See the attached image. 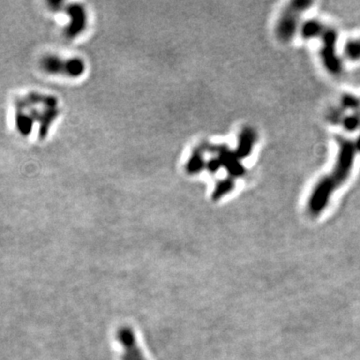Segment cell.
<instances>
[{"label": "cell", "instance_id": "7a4b0ae2", "mask_svg": "<svg viewBox=\"0 0 360 360\" xmlns=\"http://www.w3.org/2000/svg\"><path fill=\"white\" fill-rule=\"evenodd\" d=\"M312 4L309 0H294L282 11L275 27L276 36L280 41L288 42L294 37L300 27V15Z\"/></svg>", "mask_w": 360, "mask_h": 360}, {"label": "cell", "instance_id": "277c9868", "mask_svg": "<svg viewBox=\"0 0 360 360\" xmlns=\"http://www.w3.org/2000/svg\"><path fill=\"white\" fill-rule=\"evenodd\" d=\"M116 337L124 348L121 360H146L138 347L136 338H135V335L130 327H120L117 330Z\"/></svg>", "mask_w": 360, "mask_h": 360}, {"label": "cell", "instance_id": "8992f818", "mask_svg": "<svg viewBox=\"0 0 360 360\" xmlns=\"http://www.w3.org/2000/svg\"><path fill=\"white\" fill-rule=\"evenodd\" d=\"M255 141H256V133H255V131L250 127L243 129L239 137L237 155L241 158H245L250 155Z\"/></svg>", "mask_w": 360, "mask_h": 360}, {"label": "cell", "instance_id": "52a82bcc", "mask_svg": "<svg viewBox=\"0 0 360 360\" xmlns=\"http://www.w3.org/2000/svg\"><path fill=\"white\" fill-rule=\"evenodd\" d=\"M344 56L350 61L360 60V38L350 39L344 45Z\"/></svg>", "mask_w": 360, "mask_h": 360}, {"label": "cell", "instance_id": "ba28073f", "mask_svg": "<svg viewBox=\"0 0 360 360\" xmlns=\"http://www.w3.org/2000/svg\"><path fill=\"white\" fill-rule=\"evenodd\" d=\"M340 107L343 110H352L354 112L360 111V98L353 94L345 93L340 99Z\"/></svg>", "mask_w": 360, "mask_h": 360}, {"label": "cell", "instance_id": "6da1fadb", "mask_svg": "<svg viewBox=\"0 0 360 360\" xmlns=\"http://www.w3.org/2000/svg\"><path fill=\"white\" fill-rule=\"evenodd\" d=\"M356 154L353 141L341 139L338 142L337 155L331 171L319 180L308 198L307 207L311 215L320 214L326 208L335 190L346 182L353 169Z\"/></svg>", "mask_w": 360, "mask_h": 360}, {"label": "cell", "instance_id": "8fae6325", "mask_svg": "<svg viewBox=\"0 0 360 360\" xmlns=\"http://www.w3.org/2000/svg\"><path fill=\"white\" fill-rule=\"evenodd\" d=\"M354 145H355V148H356V151L357 153H360V133L358 134V136L354 142Z\"/></svg>", "mask_w": 360, "mask_h": 360}, {"label": "cell", "instance_id": "9c48e42d", "mask_svg": "<svg viewBox=\"0 0 360 360\" xmlns=\"http://www.w3.org/2000/svg\"><path fill=\"white\" fill-rule=\"evenodd\" d=\"M341 125L343 126L344 130L347 132H355L356 130L360 129V112H354L352 114L344 115Z\"/></svg>", "mask_w": 360, "mask_h": 360}, {"label": "cell", "instance_id": "3957f363", "mask_svg": "<svg viewBox=\"0 0 360 360\" xmlns=\"http://www.w3.org/2000/svg\"><path fill=\"white\" fill-rule=\"evenodd\" d=\"M320 41V58L323 66L330 74L339 75L342 72V61L337 53L338 32L333 27L326 26Z\"/></svg>", "mask_w": 360, "mask_h": 360}, {"label": "cell", "instance_id": "7c38bea8", "mask_svg": "<svg viewBox=\"0 0 360 360\" xmlns=\"http://www.w3.org/2000/svg\"><path fill=\"white\" fill-rule=\"evenodd\" d=\"M359 112H360V111H359Z\"/></svg>", "mask_w": 360, "mask_h": 360}, {"label": "cell", "instance_id": "30bf717a", "mask_svg": "<svg viewBox=\"0 0 360 360\" xmlns=\"http://www.w3.org/2000/svg\"><path fill=\"white\" fill-rule=\"evenodd\" d=\"M342 112L343 109L341 107L330 110V112L328 113V121L331 122L332 124H341V121L344 117Z\"/></svg>", "mask_w": 360, "mask_h": 360}, {"label": "cell", "instance_id": "5b68a950", "mask_svg": "<svg viewBox=\"0 0 360 360\" xmlns=\"http://www.w3.org/2000/svg\"><path fill=\"white\" fill-rule=\"evenodd\" d=\"M325 28L326 26L317 19H307L302 24H300L299 33L303 39L306 40L316 38L320 39Z\"/></svg>", "mask_w": 360, "mask_h": 360}]
</instances>
